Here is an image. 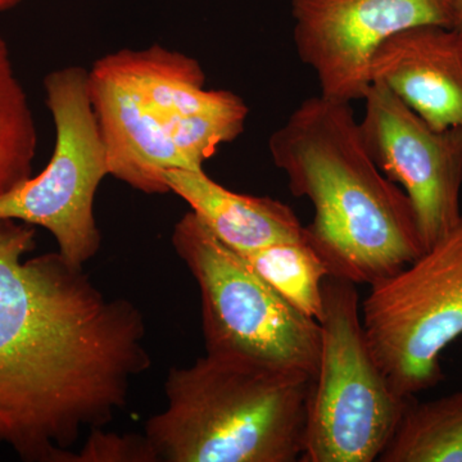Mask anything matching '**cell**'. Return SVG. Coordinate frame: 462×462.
Returning a JSON list of instances; mask_svg holds the SVG:
<instances>
[{
  "label": "cell",
  "instance_id": "16",
  "mask_svg": "<svg viewBox=\"0 0 462 462\" xmlns=\"http://www.w3.org/2000/svg\"><path fill=\"white\" fill-rule=\"evenodd\" d=\"M36 147L32 108L0 35V196L32 178Z\"/></svg>",
  "mask_w": 462,
  "mask_h": 462
},
{
  "label": "cell",
  "instance_id": "6",
  "mask_svg": "<svg viewBox=\"0 0 462 462\" xmlns=\"http://www.w3.org/2000/svg\"><path fill=\"white\" fill-rule=\"evenodd\" d=\"M367 343L389 385L415 397L442 382L447 346L462 337V217L361 303Z\"/></svg>",
  "mask_w": 462,
  "mask_h": 462
},
{
  "label": "cell",
  "instance_id": "10",
  "mask_svg": "<svg viewBox=\"0 0 462 462\" xmlns=\"http://www.w3.org/2000/svg\"><path fill=\"white\" fill-rule=\"evenodd\" d=\"M144 100L188 170H205L225 143L243 133L248 107L236 94L206 89V75L194 58L152 45L108 54Z\"/></svg>",
  "mask_w": 462,
  "mask_h": 462
},
{
  "label": "cell",
  "instance_id": "8",
  "mask_svg": "<svg viewBox=\"0 0 462 462\" xmlns=\"http://www.w3.org/2000/svg\"><path fill=\"white\" fill-rule=\"evenodd\" d=\"M293 41L314 71L320 96L336 102L364 100L372 88L379 48L412 27L454 29L452 0H291Z\"/></svg>",
  "mask_w": 462,
  "mask_h": 462
},
{
  "label": "cell",
  "instance_id": "5",
  "mask_svg": "<svg viewBox=\"0 0 462 462\" xmlns=\"http://www.w3.org/2000/svg\"><path fill=\"white\" fill-rule=\"evenodd\" d=\"M171 239L199 288L207 354L236 356L315 378L321 346L318 320L294 309L193 212L176 223Z\"/></svg>",
  "mask_w": 462,
  "mask_h": 462
},
{
  "label": "cell",
  "instance_id": "3",
  "mask_svg": "<svg viewBox=\"0 0 462 462\" xmlns=\"http://www.w3.org/2000/svg\"><path fill=\"white\" fill-rule=\"evenodd\" d=\"M312 378L207 354L167 376V406L145 425L158 461L296 462Z\"/></svg>",
  "mask_w": 462,
  "mask_h": 462
},
{
  "label": "cell",
  "instance_id": "9",
  "mask_svg": "<svg viewBox=\"0 0 462 462\" xmlns=\"http://www.w3.org/2000/svg\"><path fill=\"white\" fill-rule=\"evenodd\" d=\"M361 135L374 162L409 197L425 249L461 220L462 130L433 129L380 84L364 98Z\"/></svg>",
  "mask_w": 462,
  "mask_h": 462
},
{
  "label": "cell",
  "instance_id": "2",
  "mask_svg": "<svg viewBox=\"0 0 462 462\" xmlns=\"http://www.w3.org/2000/svg\"><path fill=\"white\" fill-rule=\"evenodd\" d=\"M269 151L291 193L314 206L307 240L333 278L374 285L425 251L409 197L374 162L349 103L303 100Z\"/></svg>",
  "mask_w": 462,
  "mask_h": 462
},
{
  "label": "cell",
  "instance_id": "12",
  "mask_svg": "<svg viewBox=\"0 0 462 462\" xmlns=\"http://www.w3.org/2000/svg\"><path fill=\"white\" fill-rule=\"evenodd\" d=\"M372 81L433 129L462 130V33L456 30L418 26L392 36L374 57Z\"/></svg>",
  "mask_w": 462,
  "mask_h": 462
},
{
  "label": "cell",
  "instance_id": "18",
  "mask_svg": "<svg viewBox=\"0 0 462 462\" xmlns=\"http://www.w3.org/2000/svg\"><path fill=\"white\" fill-rule=\"evenodd\" d=\"M454 5V30L462 33V0H452Z\"/></svg>",
  "mask_w": 462,
  "mask_h": 462
},
{
  "label": "cell",
  "instance_id": "4",
  "mask_svg": "<svg viewBox=\"0 0 462 462\" xmlns=\"http://www.w3.org/2000/svg\"><path fill=\"white\" fill-rule=\"evenodd\" d=\"M320 358L307 402L300 462H374L413 397L389 385L374 357L356 284L325 279Z\"/></svg>",
  "mask_w": 462,
  "mask_h": 462
},
{
  "label": "cell",
  "instance_id": "13",
  "mask_svg": "<svg viewBox=\"0 0 462 462\" xmlns=\"http://www.w3.org/2000/svg\"><path fill=\"white\" fill-rule=\"evenodd\" d=\"M165 179L216 238L239 254L307 238L306 226L282 200L234 193L205 170H171Z\"/></svg>",
  "mask_w": 462,
  "mask_h": 462
},
{
  "label": "cell",
  "instance_id": "15",
  "mask_svg": "<svg viewBox=\"0 0 462 462\" xmlns=\"http://www.w3.org/2000/svg\"><path fill=\"white\" fill-rule=\"evenodd\" d=\"M243 256L294 309L319 321L324 310L322 287L330 275L307 238L278 243Z\"/></svg>",
  "mask_w": 462,
  "mask_h": 462
},
{
  "label": "cell",
  "instance_id": "17",
  "mask_svg": "<svg viewBox=\"0 0 462 462\" xmlns=\"http://www.w3.org/2000/svg\"><path fill=\"white\" fill-rule=\"evenodd\" d=\"M76 462H158V457L145 436H118L97 428L76 454Z\"/></svg>",
  "mask_w": 462,
  "mask_h": 462
},
{
  "label": "cell",
  "instance_id": "11",
  "mask_svg": "<svg viewBox=\"0 0 462 462\" xmlns=\"http://www.w3.org/2000/svg\"><path fill=\"white\" fill-rule=\"evenodd\" d=\"M89 96L107 149L109 175L142 193H170L165 173L188 170L187 162L107 56L91 67Z\"/></svg>",
  "mask_w": 462,
  "mask_h": 462
},
{
  "label": "cell",
  "instance_id": "19",
  "mask_svg": "<svg viewBox=\"0 0 462 462\" xmlns=\"http://www.w3.org/2000/svg\"><path fill=\"white\" fill-rule=\"evenodd\" d=\"M23 2V0H0V14L17 7V5H20Z\"/></svg>",
  "mask_w": 462,
  "mask_h": 462
},
{
  "label": "cell",
  "instance_id": "1",
  "mask_svg": "<svg viewBox=\"0 0 462 462\" xmlns=\"http://www.w3.org/2000/svg\"><path fill=\"white\" fill-rule=\"evenodd\" d=\"M32 225L0 218V448L27 462H76L81 433L126 407L151 366L145 322L83 267L35 249Z\"/></svg>",
  "mask_w": 462,
  "mask_h": 462
},
{
  "label": "cell",
  "instance_id": "7",
  "mask_svg": "<svg viewBox=\"0 0 462 462\" xmlns=\"http://www.w3.org/2000/svg\"><path fill=\"white\" fill-rule=\"evenodd\" d=\"M45 98L56 126L47 167L0 196V218L50 231L58 252L78 267L98 254L94 216L100 182L109 175L107 149L89 96V71L63 67L45 76Z\"/></svg>",
  "mask_w": 462,
  "mask_h": 462
},
{
  "label": "cell",
  "instance_id": "14",
  "mask_svg": "<svg viewBox=\"0 0 462 462\" xmlns=\"http://www.w3.org/2000/svg\"><path fill=\"white\" fill-rule=\"evenodd\" d=\"M380 462H462V391L404 410Z\"/></svg>",
  "mask_w": 462,
  "mask_h": 462
}]
</instances>
